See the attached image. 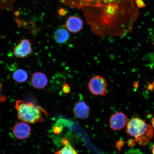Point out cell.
Returning <instances> with one entry per match:
<instances>
[{
	"instance_id": "1",
	"label": "cell",
	"mask_w": 154,
	"mask_h": 154,
	"mask_svg": "<svg viewBox=\"0 0 154 154\" xmlns=\"http://www.w3.org/2000/svg\"><path fill=\"white\" fill-rule=\"evenodd\" d=\"M81 10L92 33L104 38L130 33L140 15L134 0H97Z\"/></svg>"
},
{
	"instance_id": "2",
	"label": "cell",
	"mask_w": 154,
	"mask_h": 154,
	"mask_svg": "<svg viewBox=\"0 0 154 154\" xmlns=\"http://www.w3.org/2000/svg\"><path fill=\"white\" fill-rule=\"evenodd\" d=\"M126 133L128 136L135 138L140 146L147 145L153 138L152 126L146 123L145 120L138 118H133L127 125Z\"/></svg>"
},
{
	"instance_id": "3",
	"label": "cell",
	"mask_w": 154,
	"mask_h": 154,
	"mask_svg": "<svg viewBox=\"0 0 154 154\" xmlns=\"http://www.w3.org/2000/svg\"><path fill=\"white\" fill-rule=\"evenodd\" d=\"M15 108L17 111L19 120L28 124L42 122L44 121V116L48 115L43 108L22 100L15 102Z\"/></svg>"
},
{
	"instance_id": "4",
	"label": "cell",
	"mask_w": 154,
	"mask_h": 154,
	"mask_svg": "<svg viewBox=\"0 0 154 154\" xmlns=\"http://www.w3.org/2000/svg\"><path fill=\"white\" fill-rule=\"evenodd\" d=\"M88 87L93 95L103 96L106 95L107 82L103 77L96 75L92 77L88 82Z\"/></svg>"
},
{
	"instance_id": "5",
	"label": "cell",
	"mask_w": 154,
	"mask_h": 154,
	"mask_svg": "<svg viewBox=\"0 0 154 154\" xmlns=\"http://www.w3.org/2000/svg\"><path fill=\"white\" fill-rule=\"evenodd\" d=\"M32 43L28 39H24L15 46L13 49V53L17 58H24L28 56L32 53Z\"/></svg>"
},
{
	"instance_id": "6",
	"label": "cell",
	"mask_w": 154,
	"mask_h": 154,
	"mask_svg": "<svg viewBox=\"0 0 154 154\" xmlns=\"http://www.w3.org/2000/svg\"><path fill=\"white\" fill-rule=\"evenodd\" d=\"M12 132L15 137L17 139L24 140L30 136L31 134L32 130L27 123L21 121L15 125Z\"/></svg>"
},
{
	"instance_id": "7",
	"label": "cell",
	"mask_w": 154,
	"mask_h": 154,
	"mask_svg": "<svg viewBox=\"0 0 154 154\" xmlns=\"http://www.w3.org/2000/svg\"><path fill=\"white\" fill-rule=\"evenodd\" d=\"M127 122L126 116L124 113L119 112L115 113L111 117L109 125L112 129L119 131L122 130L126 126Z\"/></svg>"
},
{
	"instance_id": "8",
	"label": "cell",
	"mask_w": 154,
	"mask_h": 154,
	"mask_svg": "<svg viewBox=\"0 0 154 154\" xmlns=\"http://www.w3.org/2000/svg\"><path fill=\"white\" fill-rule=\"evenodd\" d=\"M72 112L76 118L85 119L90 115V108L84 101H79L75 104L72 109Z\"/></svg>"
},
{
	"instance_id": "9",
	"label": "cell",
	"mask_w": 154,
	"mask_h": 154,
	"mask_svg": "<svg viewBox=\"0 0 154 154\" xmlns=\"http://www.w3.org/2000/svg\"><path fill=\"white\" fill-rule=\"evenodd\" d=\"M84 26L82 19L78 17L72 15L69 16L65 24V27L69 32L76 33L81 30Z\"/></svg>"
},
{
	"instance_id": "10",
	"label": "cell",
	"mask_w": 154,
	"mask_h": 154,
	"mask_svg": "<svg viewBox=\"0 0 154 154\" xmlns=\"http://www.w3.org/2000/svg\"><path fill=\"white\" fill-rule=\"evenodd\" d=\"M60 3L73 8L82 9L94 4L97 0H58Z\"/></svg>"
},
{
	"instance_id": "11",
	"label": "cell",
	"mask_w": 154,
	"mask_h": 154,
	"mask_svg": "<svg viewBox=\"0 0 154 154\" xmlns=\"http://www.w3.org/2000/svg\"><path fill=\"white\" fill-rule=\"evenodd\" d=\"M48 82L47 76L42 72L34 73L31 78V83L32 86L38 89H42L45 88Z\"/></svg>"
},
{
	"instance_id": "12",
	"label": "cell",
	"mask_w": 154,
	"mask_h": 154,
	"mask_svg": "<svg viewBox=\"0 0 154 154\" xmlns=\"http://www.w3.org/2000/svg\"><path fill=\"white\" fill-rule=\"evenodd\" d=\"M70 36L68 31L63 27L57 29L53 35L54 40L57 43L60 44L66 43Z\"/></svg>"
},
{
	"instance_id": "13",
	"label": "cell",
	"mask_w": 154,
	"mask_h": 154,
	"mask_svg": "<svg viewBox=\"0 0 154 154\" xmlns=\"http://www.w3.org/2000/svg\"><path fill=\"white\" fill-rule=\"evenodd\" d=\"M62 143L64 145L63 147L60 150L55 152V154H78L67 138H63Z\"/></svg>"
},
{
	"instance_id": "14",
	"label": "cell",
	"mask_w": 154,
	"mask_h": 154,
	"mask_svg": "<svg viewBox=\"0 0 154 154\" xmlns=\"http://www.w3.org/2000/svg\"><path fill=\"white\" fill-rule=\"evenodd\" d=\"M12 77L15 82L21 83L26 82L28 77L26 71L22 69H19L13 73Z\"/></svg>"
},
{
	"instance_id": "15",
	"label": "cell",
	"mask_w": 154,
	"mask_h": 154,
	"mask_svg": "<svg viewBox=\"0 0 154 154\" xmlns=\"http://www.w3.org/2000/svg\"><path fill=\"white\" fill-rule=\"evenodd\" d=\"M14 0H0V10H12Z\"/></svg>"
},
{
	"instance_id": "16",
	"label": "cell",
	"mask_w": 154,
	"mask_h": 154,
	"mask_svg": "<svg viewBox=\"0 0 154 154\" xmlns=\"http://www.w3.org/2000/svg\"><path fill=\"white\" fill-rule=\"evenodd\" d=\"M63 91V93L68 94L71 92L70 86L67 84H64L62 88Z\"/></svg>"
},
{
	"instance_id": "17",
	"label": "cell",
	"mask_w": 154,
	"mask_h": 154,
	"mask_svg": "<svg viewBox=\"0 0 154 154\" xmlns=\"http://www.w3.org/2000/svg\"><path fill=\"white\" fill-rule=\"evenodd\" d=\"M58 13L59 16L63 17L66 16L67 13H68V11H67L66 9L63 8H60L59 10Z\"/></svg>"
},
{
	"instance_id": "18",
	"label": "cell",
	"mask_w": 154,
	"mask_h": 154,
	"mask_svg": "<svg viewBox=\"0 0 154 154\" xmlns=\"http://www.w3.org/2000/svg\"><path fill=\"white\" fill-rule=\"evenodd\" d=\"M135 3L136 4V6L139 8L145 7V5L144 4L143 0H134Z\"/></svg>"
},
{
	"instance_id": "19",
	"label": "cell",
	"mask_w": 154,
	"mask_h": 154,
	"mask_svg": "<svg viewBox=\"0 0 154 154\" xmlns=\"http://www.w3.org/2000/svg\"><path fill=\"white\" fill-rule=\"evenodd\" d=\"M3 85L2 83L0 82V103H3V102L5 101L6 100L5 96L3 95H2L1 94V90L2 88Z\"/></svg>"
},
{
	"instance_id": "20",
	"label": "cell",
	"mask_w": 154,
	"mask_h": 154,
	"mask_svg": "<svg viewBox=\"0 0 154 154\" xmlns=\"http://www.w3.org/2000/svg\"><path fill=\"white\" fill-rule=\"evenodd\" d=\"M130 143H129V145L131 146H133L134 143V140H130Z\"/></svg>"
},
{
	"instance_id": "21",
	"label": "cell",
	"mask_w": 154,
	"mask_h": 154,
	"mask_svg": "<svg viewBox=\"0 0 154 154\" xmlns=\"http://www.w3.org/2000/svg\"><path fill=\"white\" fill-rule=\"evenodd\" d=\"M151 123L152 126L153 128L154 129V117L152 119Z\"/></svg>"
},
{
	"instance_id": "22",
	"label": "cell",
	"mask_w": 154,
	"mask_h": 154,
	"mask_svg": "<svg viewBox=\"0 0 154 154\" xmlns=\"http://www.w3.org/2000/svg\"><path fill=\"white\" fill-rule=\"evenodd\" d=\"M152 154H154V144L152 146Z\"/></svg>"
},
{
	"instance_id": "23",
	"label": "cell",
	"mask_w": 154,
	"mask_h": 154,
	"mask_svg": "<svg viewBox=\"0 0 154 154\" xmlns=\"http://www.w3.org/2000/svg\"><path fill=\"white\" fill-rule=\"evenodd\" d=\"M153 45H154V35L153 36Z\"/></svg>"
}]
</instances>
